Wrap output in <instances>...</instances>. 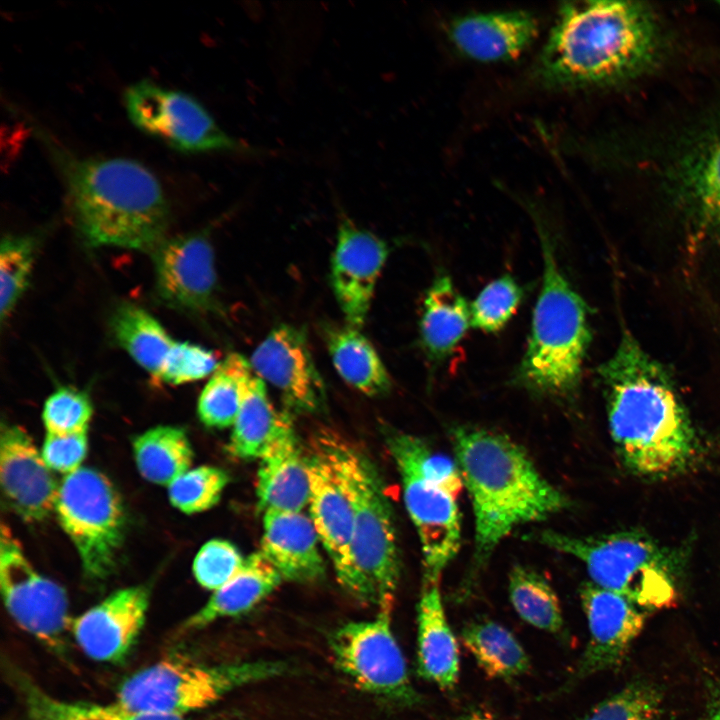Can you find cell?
<instances>
[{
    "label": "cell",
    "instance_id": "cell-31",
    "mask_svg": "<svg viewBox=\"0 0 720 720\" xmlns=\"http://www.w3.org/2000/svg\"><path fill=\"white\" fill-rule=\"evenodd\" d=\"M133 453L141 476L163 486L191 469L194 457L185 430L170 425L156 426L138 435L133 440Z\"/></svg>",
    "mask_w": 720,
    "mask_h": 720
},
{
    "label": "cell",
    "instance_id": "cell-33",
    "mask_svg": "<svg viewBox=\"0 0 720 720\" xmlns=\"http://www.w3.org/2000/svg\"><path fill=\"white\" fill-rule=\"evenodd\" d=\"M249 368V360L238 353H230L221 361L198 399V416L204 425L211 428L233 426Z\"/></svg>",
    "mask_w": 720,
    "mask_h": 720
},
{
    "label": "cell",
    "instance_id": "cell-32",
    "mask_svg": "<svg viewBox=\"0 0 720 720\" xmlns=\"http://www.w3.org/2000/svg\"><path fill=\"white\" fill-rule=\"evenodd\" d=\"M111 330L118 344L154 378H158L173 339L143 308L125 303L112 315Z\"/></svg>",
    "mask_w": 720,
    "mask_h": 720
},
{
    "label": "cell",
    "instance_id": "cell-13",
    "mask_svg": "<svg viewBox=\"0 0 720 720\" xmlns=\"http://www.w3.org/2000/svg\"><path fill=\"white\" fill-rule=\"evenodd\" d=\"M0 586L6 609L15 622L49 648L61 652L71 621L66 592L32 566L5 524L1 526Z\"/></svg>",
    "mask_w": 720,
    "mask_h": 720
},
{
    "label": "cell",
    "instance_id": "cell-15",
    "mask_svg": "<svg viewBox=\"0 0 720 720\" xmlns=\"http://www.w3.org/2000/svg\"><path fill=\"white\" fill-rule=\"evenodd\" d=\"M156 291L169 307L206 312L216 303L213 247L202 233L166 238L151 254Z\"/></svg>",
    "mask_w": 720,
    "mask_h": 720
},
{
    "label": "cell",
    "instance_id": "cell-29",
    "mask_svg": "<svg viewBox=\"0 0 720 720\" xmlns=\"http://www.w3.org/2000/svg\"><path fill=\"white\" fill-rule=\"evenodd\" d=\"M324 338L336 371L348 385L371 397L390 391V375L359 328L348 324L328 325L324 328Z\"/></svg>",
    "mask_w": 720,
    "mask_h": 720
},
{
    "label": "cell",
    "instance_id": "cell-19",
    "mask_svg": "<svg viewBox=\"0 0 720 720\" xmlns=\"http://www.w3.org/2000/svg\"><path fill=\"white\" fill-rule=\"evenodd\" d=\"M149 590L145 586L119 589L71 619L69 629L79 648L99 662L122 660L145 622Z\"/></svg>",
    "mask_w": 720,
    "mask_h": 720
},
{
    "label": "cell",
    "instance_id": "cell-34",
    "mask_svg": "<svg viewBox=\"0 0 720 720\" xmlns=\"http://www.w3.org/2000/svg\"><path fill=\"white\" fill-rule=\"evenodd\" d=\"M508 592L522 620L552 634L562 633L564 619L559 598L540 573L522 565L514 566L509 574Z\"/></svg>",
    "mask_w": 720,
    "mask_h": 720
},
{
    "label": "cell",
    "instance_id": "cell-5",
    "mask_svg": "<svg viewBox=\"0 0 720 720\" xmlns=\"http://www.w3.org/2000/svg\"><path fill=\"white\" fill-rule=\"evenodd\" d=\"M543 273L526 349L513 382L538 396L567 400L580 387L591 340L587 306L563 273L551 235L536 209Z\"/></svg>",
    "mask_w": 720,
    "mask_h": 720
},
{
    "label": "cell",
    "instance_id": "cell-16",
    "mask_svg": "<svg viewBox=\"0 0 720 720\" xmlns=\"http://www.w3.org/2000/svg\"><path fill=\"white\" fill-rule=\"evenodd\" d=\"M388 254L383 239L340 214L331 284L348 325L360 328L365 322Z\"/></svg>",
    "mask_w": 720,
    "mask_h": 720
},
{
    "label": "cell",
    "instance_id": "cell-41",
    "mask_svg": "<svg viewBox=\"0 0 720 720\" xmlns=\"http://www.w3.org/2000/svg\"><path fill=\"white\" fill-rule=\"evenodd\" d=\"M245 558L231 542L224 539L209 540L194 558V577L202 587L214 592L239 572Z\"/></svg>",
    "mask_w": 720,
    "mask_h": 720
},
{
    "label": "cell",
    "instance_id": "cell-17",
    "mask_svg": "<svg viewBox=\"0 0 720 720\" xmlns=\"http://www.w3.org/2000/svg\"><path fill=\"white\" fill-rule=\"evenodd\" d=\"M249 363L292 409L314 413L323 408L325 386L302 329L287 324L274 328L253 351Z\"/></svg>",
    "mask_w": 720,
    "mask_h": 720
},
{
    "label": "cell",
    "instance_id": "cell-1",
    "mask_svg": "<svg viewBox=\"0 0 720 720\" xmlns=\"http://www.w3.org/2000/svg\"><path fill=\"white\" fill-rule=\"evenodd\" d=\"M654 12L634 1L561 4L532 75L545 88L615 85L646 72L662 49Z\"/></svg>",
    "mask_w": 720,
    "mask_h": 720
},
{
    "label": "cell",
    "instance_id": "cell-23",
    "mask_svg": "<svg viewBox=\"0 0 720 720\" xmlns=\"http://www.w3.org/2000/svg\"><path fill=\"white\" fill-rule=\"evenodd\" d=\"M256 494L266 511L299 512L308 506L310 481L307 456L299 445L293 423L288 425L260 457Z\"/></svg>",
    "mask_w": 720,
    "mask_h": 720
},
{
    "label": "cell",
    "instance_id": "cell-42",
    "mask_svg": "<svg viewBox=\"0 0 720 720\" xmlns=\"http://www.w3.org/2000/svg\"><path fill=\"white\" fill-rule=\"evenodd\" d=\"M220 363L213 351L200 345L174 342L157 379L171 385L194 382L212 375Z\"/></svg>",
    "mask_w": 720,
    "mask_h": 720
},
{
    "label": "cell",
    "instance_id": "cell-8",
    "mask_svg": "<svg viewBox=\"0 0 720 720\" xmlns=\"http://www.w3.org/2000/svg\"><path fill=\"white\" fill-rule=\"evenodd\" d=\"M529 538L580 560L591 583L621 594L641 608H668L676 601L672 559L647 535L620 531L580 537L543 530Z\"/></svg>",
    "mask_w": 720,
    "mask_h": 720
},
{
    "label": "cell",
    "instance_id": "cell-7",
    "mask_svg": "<svg viewBox=\"0 0 720 720\" xmlns=\"http://www.w3.org/2000/svg\"><path fill=\"white\" fill-rule=\"evenodd\" d=\"M401 478L407 512L419 537L424 579L440 581L461 543L457 498L464 487L456 460L403 432L387 437Z\"/></svg>",
    "mask_w": 720,
    "mask_h": 720
},
{
    "label": "cell",
    "instance_id": "cell-4",
    "mask_svg": "<svg viewBox=\"0 0 720 720\" xmlns=\"http://www.w3.org/2000/svg\"><path fill=\"white\" fill-rule=\"evenodd\" d=\"M474 513V555L483 565L499 543L522 524L545 520L569 506L565 494L507 436L471 426L451 430Z\"/></svg>",
    "mask_w": 720,
    "mask_h": 720
},
{
    "label": "cell",
    "instance_id": "cell-3",
    "mask_svg": "<svg viewBox=\"0 0 720 720\" xmlns=\"http://www.w3.org/2000/svg\"><path fill=\"white\" fill-rule=\"evenodd\" d=\"M40 135L63 180L74 226L87 245L152 254L167 238L169 204L146 166L127 158L79 157Z\"/></svg>",
    "mask_w": 720,
    "mask_h": 720
},
{
    "label": "cell",
    "instance_id": "cell-9",
    "mask_svg": "<svg viewBox=\"0 0 720 720\" xmlns=\"http://www.w3.org/2000/svg\"><path fill=\"white\" fill-rule=\"evenodd\" d=\"M288 670L281 661L258 660L203 665L177 659L161 660L127 678L115 703L139 712L184 717L214 704L229 692Z\"/></svg>",
    "mask_w": 720,
    "mask_h": 720
},
{
    "label": "cell",
    "instance_id": "cell-43",
    "mask_svg": "<svg viewBox=\"0 0 720 720\" xmlns=\"http://www.w3.org/2000/svg\"><path fill=\"white\" fill-rule=\"evenodd\" d=\"M87 432L64 435L46 433L41 454L47 466L64 476L80 469L88 449Z\"/></svg>",
    "mask_w": 720,
    "mask_h": 720
},
{
    "label": "cell",
    "instance_id": "cell-10",
    "mask_svg": "<svg viewBox=\"0 0 720 720\" xmlns=\"http://www.w3.org/2000/svg\"><path fill=\"white\" fill-rule=\"evenodd\" d=\"M55 513L87 577L103 579L109 575L125 530L123 503L110 480L89 467L64 476Z\"/></svg>",
    "mask_w": 720,
    "mask_h": 720
},
{
    "label": "cell",
    "instance_id": "cell-35",
    "mask_svg": "<svg viewBox=\"0 0 720 720\" xmlns=\"http://www.w3.org/2000/svg\"><path fill=\"white\" fill-rule=\"evenodd\" d=\"M30 720H185L184 717L127 710L113 704H89L56 699L28 679L20 685Z\"/></svg>",
    "mask_w": 720,
    "mask_h": 720
},
{
    "label": "cell",
    "instance_id": "cell-14",
    "mask_svg": "<svg viewBox=\"0 0 720 720\" xmlns=\"http://www.w3.org/2000/svg\"><path fill=\"white\" fill-rule=\"evenodd\" d=\"M580 599L589 639L572 676L562 687L566 691L576 681L619 666L645 623L644 614L632 601L593 583L582 586Z\"/></svg>",
    "mask_w": 720,
    "mask_h": 720
},
{
    "label": "cell",
    "instance_id": "cell-6",
    "mask_svg": "<svg viewBox=\"0 0 720 720\" xmlns=\"http://www.w3.org/2000/svg\"><path fill=\"white\" fill-rule=\"evenodd\" d=\"M315 445L334 468L354 512L350 570L342 587L363 604L393 608L401 566L382 478L364 453L333 433L320 435Z\"/></svg>",
    "mask_w": 720,
    "mask_h": 720
},
{
    "label": "cell",
    "instance_id": "cell-28",
    "mask_svg": "<svg viewBox=\"0 0 720 720\" xmlns=\"http://www.w3.org/2000/svg\"><path fill=\"white\" fill-rule=\"evenodd\" d=\"M291 423L288 414L274 407L266 383L250 365L243 383L242 403L227 445L229 453L244 460L260 459L271 442Z\"/></svg>",
    "mask_w": 720,
    "mask_h": 720
},
{
    "label": "cell",
    "instance_id": "cell-38",
    "mask_svg": "<svg viewBox=\"0 0 720 720\" xmlns=\"http://www.w3.org/2000/svg\"><path fill=\"white\" fill-rule=\"evenodd\" d=\"M230 477L221 468L202 465L191 468L168 486L171 504L185 514H195L215 506Z\"/></svg>",
    "mask_w": 720,
    "mask_h": 720
},
{
    "label": "cell",
    "instance_id": "cell-24",
    "mask_svg": "<svg viewBox=\"0 0 720 720\" xmlns=\"http://www.w3.org/2000/svg\"><path fill=\"white\" fill-rule=\"evenodd\" d=\"M417 673L442 690H453L459 679L458 643L435 580L424 579L417 605Z\"/></svg>",
    "mask_w": 720,
    "mask_h": 720
},
{
    "label": "cell",
    "instance_id": "cell-40",
    "mask_svg": "<svg viewBox=\"0 0 720 720\" xmlns=\"http://www.w3.org/2000/svg\"><path fill=\"white\" fill-rule=\"evenodd\" d=\"M93 409L86 393L60 387L45 401L42 420L46 433L73 434L88 431Z\"/></svg>",
    "mask_w": 720,
    "mask_h": 720
},
{
    "label": "cell",
    "instance_id": "cell-12",
    "mask_svg": "<svg viewBox=\"0 0 720 720\" xmlns=\"http://www.w3.org/2000/svg\"><path fill=\"white\" fill-rule=\"evenodd\" d=\"M392 608L375 618L351 621L333 631L329 647L339 670L360 689L400 706L422 701L409 678L404 655L391 628Z\"/></svg>",
    "mask_w": 720,
    "mask_h": 720
},
{
    "label": "cell",
    "instance_id": "cell-30",
    "mask_svg": "<svg viewBox=\"0 0 720 720\" xmlns=\"http://www.w3.org/2000/svg\"><path fill=\"white\" fill-rule=\"evenodd\" d=\"M460 637L480 669L491 679L513 680L530 670L529 657L517 638L493 620L467 623Z\"/></svg>",
    "mask_w": 720,
    "mask_h": 720
},
{
    "label": "cell",
    "instance_id": "cell-20",
    "mask_svg": "<svg viewBox=\"0 0 720 720\" xmlns=\"http://www.w3.org/2000/svg\"><path fill=\"white\" fill-rule=\"evenodd\" d=\"M307 464L310 481L309 516L342 586L350 570L353 507L334 468L316 445L307 456Z\"/></svg>",
    "mask_w": 720,
    "mask_h": 720
},
{
    "label": "cell",
    "instance_id": "cell-11",
    "mask_svg": "<svg viewBox=\"0 0 720 720\" xmlns=\"http://www.w3.org/2000/svg\"><path fill=\"white\" fill-rule=\"evenodd\" d=\"M130 121L142 132L183 153H232L259 156L263 150L226 132L193 96L151 80L124 93Z\"/></svg>",
    "mask_w": 720,
    "mask_h": 720
},
{
    "label": "cell",
    "instance_id": "cell-2",
    "mask_svg": "<svg viewBox=\"0 0 720 720\" xmlns=\"http://www.w3.org/2000/svg\"><path fill=\"white\" fill-rule=\"evenodd\" d=\"M598 373L610 436L624 465L650 478L685 470L696 455L697 438L661 366L625 333Z\"/></svg>",
    "mask_w": 720,
    "mask_h": 720
},
{
    "label": "cell",
    "instance_id": "cell-22",
    "mask_svg": "<svg viewBox=\"0 0 720 720\" xmlns=\"http://www.w3.org/2000/svg\"><path fill=\"white\" fill-rule=\"evenodd\" d=\"M260 551L283 581L310 583L325 575L320 540L309 514L303 511L263 513Z\"/></svg>",
    "mask_w": 720,
    "mask_h": 720
},
{
    "label": "cell",
    "instance_id": "cell-21",
    "mask_svg": "<svg viewBox=\"0 0 720 720\" xmlns=\"http://www.w3.org/2000/svg\"><path fill=\"white\" fill-rule=\"evenodd\" d=\"M537 33L535 17L521 10L467 14L453 19L448 27L449 39L457 51L482 63L517 58Z\"/></svg>",
    "mask_w": 720,
    "mask_h": 720
},
{
    "label": "cell",
    "instance_id": "cell-37",
    "mask_svg": "<svg viewBox=\"0 0 720 720\" xmlns=\"http://www.w3.org/2000/svg\"><path fill=\"white\" fill-rule=\"evenodd\" d=\"M523 296V289L513 276L497 277L470 304L471 326L485 333L500 331L517 311Z\"/></svg>",
    "mask_w": 720,
    "mask_h": 720
},
{
    "label": "cell",
    "instance_id": "cell-39",
    "mask_svg": "<svg viewBox=\"0 0 720 720\" xmlns=\"http://www.w3.org/2000/svg\"><path fill=\"white\" fill-rule=\"evenodd\" d=\"M661 711L660 690L636 681L602 700L581 720H659Z\"/></svg>",
    "mask_w": 720,
    "mask_h": 720
},
{
    "label": "cell",
    "instance_id": "cell-25",
    "mask_svg": "<svg viewBox=\"0 0 720 720\" xmlns=\"http://www.w3.org/2000/svg\"><path fill=\"white\" fill-rule=\"evenodd\" d=\"M668 177L678 196L702 220L720 228V126L687 147Z\"/></svg>",
    "mask_w": 720,
    "mask_h": 720
},
{
    "label": "cell",
    "instance_id": "cell-26",
    "mask_svg": "<svg viewBox=\"0 0 720 720\" xmlns=\"http://www.w3.org/2000/svg\"><path fill=\"white\" fill-rule=\"evenodd\" d=\"M470 326V304L448 274H438L426 291L419 321L420 343L426 356L433 362L447 359Z\"/></svg>",
    "mask_w": 720,
    "mask_h": 720
},
{
    "label": "cell",
    "instance_id": "cell-44",
    "mask_svg": "<svg viewBox=\"0 0 720 720\" xmlns=\"http://www.w3.org/2000/svg\"><path fill=\"white\" fill-rule=\"evenodd\" d=\"M699 720H720V683L713 684L710 688L704 712Z\"/></svg>",
    "mask_w": 720,
    "mask_h": 720
},
{
    "label": "cell",
    "instance_id": "cell-45",
    "mask_svg": "<svg viewBox=\"0 0 720 720\" xmlns=\"http://www.w3.org/2000/svg\"><path fill=\"white\" fill-rule=\"evenodd\" d=\"M454 720H497L496 717L488 710L482 708H472L462 713Z\"/></svg>",
    "mask_w": 720,
    "mask_h": 720
},
{
    "label": "cell",
    "instance_id": "cell-27",
    "mask_svg": "<svg viewBox=\"0 0 720 720\" xmlns=\"http://www.w3.org/2000/svg\"><path fill=\"white\" fill-rule=\"evenodd\" d=\"M283 581L260 550L251 553L239 572L214 591L208 601L182 625L181 631L201 629L214 621L244 614L271 594Z\"/></svg>",
    "mask_w": 720,
    "mask_h": 720
},
{
    "label": "cell",
    "instance_id": "cell-18",
    "mask_svg": "<svg viewBox=\"0 0 720 720\" xmlns=\"http://www.w3.org/2000/svg\"><path fill=\"white\" fill-rule=\"evenodd\" d=\"M33 439L20 426L2 424L0 481L11 509L27 522H40L55 512L59 484Z\"/></svg>",
    "mask_w": 720,
    "mask_h": 720
},
{
    "label": "cell",
    "instance_id": "cell-36",
    "mask_svg": "<svg viewBox=\"0 0 720 720\" xmlns=\"http://www.w3.org/2000/svg\"><path fill=\"white\" fill-rule=\"evenodd\" d=\"M37 239L6 235L0 246V314L4 322L27 288L35 259Z\"/></svg>",
    "mask_w": 720,
    "mask_h": 720
}]
</instances>
